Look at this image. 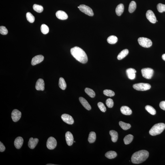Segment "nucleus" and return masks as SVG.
I'll return each instance as SVG.
<instances>
[{
    "label": "nucleus",
    "instance_id": "1",
    "mask_svg": "<svg viewBox=\"0 0 165 165\" xmlns=\"http://www.w3.org/2000/svg\"><path fill=\"white\" fill-rule=\"evenodd\" d=\"M70 52L73 57L80 62L83 64L87 62V56L81 48L78 47H75L71 49Z\"/></svg>",
    "mask_w": 165,
    "mask_h": 165
},
{
    "label": "nucleus",
    "instance_id": "2",
    "mask_svg": "<svg viewBox=\"0 0 165 165\" xmlns=\"http://www.w3.org/2000/svg\"><path fill=\"white\" fill-rule=\"evenodd\" d=\"M149 156L148 152L142 150L134 153L131 157V161L133 163L139 164L147 160Z\"/></svg>",
    "mask_w": 165,
    "mask_h": 165
},
{
    "label": "nucleus",
    "instance_id": "3",
    "mask_svg": "<svg viewBox=\"0 0 165 165\" xmlns=\"http://www.w3.org/2000/svg\"><path fill=\"white\" fill-rule=\"evenodd\" d=\"M165 128V124L163 123H159L154 125L149 131V134L152 136L160 134Z\"/></svg>",
    "mask_w": 165,
    "mask_h": 165
},
{
    "label": "nucleus",
    "instance_id": "4",
    "mask_svg": "<svg viewBox=\"0 0 165 165\" xmlns=\"http://www.w3.org/2000/svg\"><path fill=\"white\" fill-rule=\"evenodd\" d=\"M133 87L136 90L146 91L150 89L151 86L149 84L139 83L134 84Z\"/></svg>",
    "mask_w": 165,
    "mask_h": 165
},
{
    "label": "nucleus",
    "instance_id": "5",
    "mask_svg": "<svg viewBox=\"0 0 165 165\" xmlns=\"http://www.w3.org/2000/svg\"><path fill=\"white\" fill-rule=\"evenodd\" d=\"M138 42L140 46L145 48L150 47L152 44V43L151 40L145 37L138 38Z\"/></svg>",
    "mask_w": 165,
    "mask_h": 165
},
{
    "label": "nucleus",
    "instance_id": "6",
    "mask_svg": "<svg viewBox=\"0 0 165 165\" xmlns=\"http://www.w3.org/2000/svg\"><path fill=\"white\" fill-rule=\"evenodd\" d=\"M141 73L142 76L144 78L150 79L152 77L154 71L153 69L151 68H145L142 69Z\"/></svg>",
    "mask_w": 165,
    "mask_h": 165
},
{
    "label": "nucleus",
    "instance_id": "7",
    "mask_svg": "<svg viewBox=\"0 0 165 165\" xmlns=\"http://www.w3.org/2000/svg\"><path fill=\"white\" fill-rule=\"evenodd\" d=\"M79 10L81 12L89 16H94L93 11L90 7L85 5H81L79 6Z\"/></svg>",
    "mask_w": 165,
    "mask_h": 165
},
{
    "label": "nucleus",
    "instance_id": "8",
    "mask_svg": "<svg viewBox=\"0 0 165 165\" xmlns=\"http://www.w3.org/2000/svg\"><path fill=\"white\" fill-rule=\"evenodd\" d=\"M57 145V142L55 138L50 137L48 139L47 142V147L48 149H53L56 147Z\"/></svg>",
    "mask_w": 165,
    "mask_h": 165
},
{
    "label": "nucleus",
    "instance_id": "9",
    "mask_svg": "<svg viewBox=\"0 0 165 165\" xmlns=\"http://www.w3.org/2000/svg\"><path fill=\"white\" fill-rule=\"evenodd\" d=\"M146 16L147 19L151 23L154 24L156 22V17L152 11L148 10L146 13Z\"/></svg>",
    "mask_w": 165,
    "mask_h": 165
},
{
    "label": "nucleus",
    "instance_id": "10",
    "mask_svg": "<svg viewBox=\"0 0 165 165\" xmlns=\"http://www.w3.org/2000/svg\"><path fill=\"white\" fill-rule=\"evenodd\" d=\"M21 112L18 110L15 109L13 111L12 114V117L13 121L16 122L18 121L21 118Z\"/></svg>",
    "mask_w": 165,
    "mask_h": 165
},
{
    "label": "nucleus",
    "instance_id": "11",
    "mask_svg": "<svg viewBox=\"0 0 165 165\" xmlns=\"http://www.w3.org/2000/svg\"><path fill=\"white\" fill-rule=\"evenodd\" d=\"M61 119L69 125H72L74 122V119L69 114H64L61 116Z\"/></svg>",
    "mask_w": 165,
    "mask_h": 165
},
{
    "label": "nucleus",
    "instance_id": "12",
    "mask_svg": "<svg viewBox=\"0 0 165 165\" xmlns=\"http://www.w3.org/2000/svg\"><path fill=\"white\" fill-rule=\"evenodd\" d=\"M44 59V56L42 55H37L32 59L31 64L33 65H36L42 62Z\"/></svg>",
    "mask_w": 165,
    "mask_h": 165
},
{
    "label": "nucleus",
    "instance_id": "13",
    "mask_svg": "<svg viewBox=\"0 0 165 165\" xmlns=\"http://www.w3.org/2000/svg\"><path fill=\"white\" fill-rule=\"evenodd\" d=\"M35 87L37 90L44 91L45 89V83L44 80L42 79H39L36 82Z\"/></svg>",
    "mask_w": 165,
    "mask_h": 165
},
{
    "label": "nucleus",
    "instance_id": "14",
    "mask_svg": "<svg viewBox=\"0 0 165 165\" xmlns=\"http://www.w3.org/2000/svg\"><path fill=\"white\" fill-rule=\"evenodd\" d=\"M65 137L67 145L69 146H72L74 141L72 134L70 132H67L65 134Z\"/></svg>",
    "mask_w": 165,
    "mask_h": 165
},
{
    "label": "nucleus",
    "instance_id": "15",
    "mask_svg": "<svg viewBox=\"0 0 165 165\" xmlns=\"http://www.w3.org/2000/svg\"><path fill=\"white\" fill-rule=\"evenodd\" d=\"M24 140L21 137H18L15 140L14 145L16 148L19 149L21 148L23 143Z\"/></svg>",
    "mask_w": 165,
    "mask_h": 165
},
{
    "label": "nucleus",
    "instance_id": "16",
    "mask_svg": "<svg viewBox=\"0 0 165 165\" xmlns=\"http://www.w3.org/2000/svg\"><path fill=\"white\" fill-rule=\"evenodd\" d=\"M39 140L37 138H30L28 142V145L30 149H34L35 146L38 144Z\"/></svg>",
    "mask_w": 165,
    "mask_h": 165
},
{
    "label": "nucleus",
    "instance_id": "17",
    "mask_svg": "<svg viewBox=\"0 0 165 165\" xmlns=\"http://www.w3.org/2000/svg\"><path fill=\"white\" fill-rule=\"evenodd\" d=\"M56 16L59 19L65 20L67 19L68 18V15L66 13L61 11H59L56 12Z\"/></svg>",
    "mask_w": 165,
    "mask_h": 165
},
{
    "label": "nucleus",
    "instance_id": "18",
    "mask_svg": "<svg viewBox=\"0 0 165 165\" xmlns=\"http://www.w3.org/2000/svg\"><path fill=\"white\" fill-rule=\"evenodd\" d=\"M79 101L82 106L86 109L88 110H90L91 109V107L87 101L86 99L82 97H80L79 98Z\"/></svg>",
    "mask_w": 165,
    "mask_h": 165
},
{
    "label": "nucleus",
    "instance_id": "19",
    "mask_svg": "<svg viewBox=\"0 0 165 165\" xmlns=\"http://www.w3.org/2000/svg\"><path fill=\"white\" fill-rule=\"evenodd\" d=\"M121 111L124 115H129L132 113V111L128 107L125 106H122L121 108Z\"/></svg>",
    "mask_w": 165,
    "mask_h": 165
},
{
    "label": "nucleus",
    "instance_id": "20",
    "mask_svg": "<svg viewBox=\"0 0 165 165\" xmlns=\"http://www.w3.org/2000/svg\"><path fill=\"white\" fill-rule=\"evenodd\" d=\"M124 10V7L123 4L118 5L116 9V13L118 16H120L123 14Z\"/></svg>",
    "mask_w": 165,
    "mask_h": 165
},
{
    "label": "nucleus",
    "instance_id": "21",
    "mask_svg": "<svg viewBox=\"0 0 165 165\" xmlns=\"http://www.w3.org/2000/svg\"><path fill=\"white\" fill-rule=\"evenodd\" d=\"M110 134L111 137V140L112 142H115L117 141L118 138V134L116 131L114 130H111Z\"/></svg>",
    "mask_w": 165,
    "mask_h": 165
},
{
    "label": "nucleus",
    "instance_id": "22",
    "mask_svg": "<svg viewBox=\"0 0 165 165\" xmlns=\"http://www.w3.org/2000/svg\"><path fill=\"white\" fill-rule=\"evenodd\" d=\"M129 53L128 50L127 49L123 50L118 55L117 59L118 60H121L123 59Z\"/></svg>",
    "mask_w": 165,
    "mask_h": 165
},
{
    "label": "nucleus",
    "instance_id": "23",
    "mask_svg": "<svg viewBox=\"0 0 165 165\" xmlns=\"http://www.w3.org/2000/svg\"><path fill=\"white\" fill-rule=\"evenodd\" d=\"M134 137L132 135L129 134L125 136L123 139V141L125 145H128L131 143Z\"/></svg>",
    "mask_w": 165,
    "mask_h": 165
},
{
    "label": "nucleus",
    "instance_id": "24",
    "mask_svg": "<svg viewBox=\"0 0 165 165\" xmlns=\"http://www.w3.org/2000/svg\"><path fill=\"white\" fill-rule=\"evenodd\" d=\"M96 139V135L94 132H91L90 133L88 141L90 143H93L94 142Z\"/></svg>",
    "mask_w": 165,
    "mask_h": 165
},
{
    "label": "nucleus",
    "instance_id": "25",
    "mask_svg": "<svg viewBox=\"0 0 165 165\" xmlns=\"http://www.w3.org/2000/svg\"><path fill=\"white\" fill-rule=\"evenodd\" d=\"M117 155V153L115 151H110L107 152L105 156L107 158L109 159H112L115 158Z\"/></svg>",
    "mask_w": 165,
    "mask_h": 165
},
{
    "label": "nucleus",
    "instance_id": "26",
    "mask_svg": "<svg viewBox=\"0 0 165 165\" xmlns=\"http://www.w3.org/2000/svg\"><path fill=\"white\" fill-rule=\"evenodd\" d=\"M118 39L115 35H111L107 39V42L110 44H114L117 42Z\"/></svg>",
    "mask_w": 165,
    "mask_h": 165
},
{
    "label": "nucleus",
    "instance_id": "27",
    "mask_svg": "<svg viewBox=\"0 0 165 165\" xmlns=\"http://www.w3.org/2000/svg\"><path fill=\"white\" fill-rule=\"evenodd\" d=\"M59 86L60 89L64 90L66 87V84L64 78H59Z\"/></svg>",
    "mask_w": 165,
    "mask_h": 165
},
{
    "label": "nucleus",
    "instance_id": "28",
    "mask_svg": "<svg viewBox=\"0 0 165 165\" xmlns=\"http://www.w3.org/2000/svg\"><path fill=\"white\" fill-rule=\"evenodd\" d=\"M119 124L121 128L125 130H128L131 127L130 124L126 123L121 121L119 122Z\"/></svg>",
    "mask_w": 165,
    "mask_h": 165
},
{
    "label": "nucleus",
    "instance_id": "29",
    "mask_svg": "<svg viewBox=\"0 0 165 165\" xmlns=\"http://www.w3.org/2000/svg\"><path fill=\"white\" fill-rule=\"evenodd\" d=\"M136 7V3L134 1H132L129 5L128 11L130 13H132L135 10Z\"/></svg>",
    "mask_w": 165,
    "mask_h": 165
},
{
    "label": "nucleus",
    "instance_id": "30",
    "mask_svg": "<svg viewBox=\"0 0 165 165\" xmlns=\"http://www.w3.org/2000/svg\"><path fill=\"white\" fill-rule=\"evenodd\" d=\"M85 92L90 97L93 98L95 95V93L93 90L89 88H86L85 89Z\"/></svg>",
    "mask_w": 165,
    "mask_h": 165
},
{
    "label": "nucleus",
    "instance_id": "31",
    "mask_svg": "<svg viewBox=\"0 0 165 165\" xmlns=\"http://www.w3.org/2000/svg\"><path fill=\"white\" fill-rule=\"evenodd\" d=\"M145 109L147 111L152 115H155L156 114V111L153 107L149 105H147L145 107Z\"/></svg>",
    "mask_w": 165,
    "mask_h": 165
},
{
    "label": "nucleus",
    "instance_id": "32",
    "mask_svg": "<svg viewBox=\"0 0 165 165\" xmlns=\"http://www.w3.org/2000/svg\"><path fill=\"white\" fill-rule=\"evenodd\" d=\"M26 17L27 20L30 23H33L34 22L35 18L34 17L32 14L31 13L28 12L26 14Z\"/></svg>",
    "mask_w": 165,
    "mask_h": 165
},
{
    "label": "nucleus",
    "instance_id": "33",
    "mask_svg": "<svg viewBox=\"0 0 165 165\" xmlns=\"http://www.w3.org/2000/svg\"><path fill=\"white\" fill-rule=\"evenodd\" d=\"M33 8L35 12L39 13H40L43 12L44 9L42 6L41 5L35 4L33 5Z\"/></svg>",
    "mask_w": 165,
    "mask_h": 165
},
{
    "label": "nucleus",
    "instance_id": "34",
    "mask_svg": "<svg viewBox=\"0 0 165 165\" xmlns=\"http://www.w3.org/2000/svg\"><path fill=\"white\" fill-rule=\"evenodd\" d=\"M41 30L42 33L44 34H47L49 32V29L48 26L44 24L41 25Z\"/></svg>",
    "mask_w": 165,
    "mask_h": 165
},
{
    "label": "nucleus",
    "instance_id": "35",
    "mask_svg": "<svg viewBox=\"0 0 165 165\" xmlns=\"http://www.w3.org/2000/svg\"><path fill=\"white\" fill-rule=\"evenodd\" d=\"M103 93L105 95L107 96L111 97L115 95V93L114 92L110 90H105L103 91Z\"/></svg>",
    "mask_w": 165,
    "mask_h": 165
},
{
    "label": "nucleus",
    "instance_id": "36",
    "mask_svg": "<svg viewBox=\"0 0 165 165\" xmlns=\"http://www.w3.org/2000/svg\"><path fill=\"white\" fill-rule=\"evenodd\" d=\"M157 8L158 12L160 13L165 12V5L159 3L157 5Z\"/></svg>",
    "mask_w": 165,
    "mask_h": 165
},
{
    "label": "nucleus",
    "instance_id": "37",
    "mask_svg": "<svg viewBox=\"0 0 165 165\" xmlns=\"http://www.w3.org/2000/svg\"><path fill=\"white\" fill-rule=\"evenodd\" d=\"M106 104L108 107L109 108L112 107L114 105L113 100L111 99H107L106 101Z\"/></svg>",
    "mask_w": 165,
    "mask_h": 165
},
{
    "label": "nucleus",
    "instance_id": "38",
    "mask_svg": "<svg viewBox=\"0 0 165 165\" xmlns=\"http://www.w3.org/2000/svg\"><path fill=\"white\" fill-rule=\"evenodd\" d=\"M97 106L101 111L105 112L106 111V108L102 102H99L97 104Z\"/></svg>",
    "mask_w": 165,
    "mask_h": 165
},
{
    "label": "nucleus",
    "instance_id": "39",
    "mask_svg": "<svg viewBox=\"0 0 165 165\" xmlns=\"http://www.w3.org/2000/svg\"><path fill=\"white\" fill-rule=\"evenodd\" d=\"M8 33V30L4 26H1L0 27V33L3 35H7Z\"/></svg>",
    "mask_w": 165,
    "mask_h": 165
},
{
    "label": "nucleus",
    "instance_id": "40",
    "mask_svg": "<svg viewBox=\"0 0 165 165\" xmlns=\"http://www.w3.org/2000/svg\"><path fill=\"white\" fill-rule=\"evenodd\" d=\"M136 71L135 69L132 68L127 69L126 70L127 74H133V73H136Z\"/></svg>",
    "mask_w": 165,
    "mask_h": 165
},
{
    "label": "nucleus",
    "instance_id": "41",
    "mask_svg": "<svg viewBox=\"0 0 165 165\" xmlns=\"http://www.w3.org/2000/svg\"><path fill=\"white\" fill-rule=\"evenodd\" d=\"M127 77H128L129 79L131 80H133L135 79L136 78V74L133 73V74H131L127 75Z\"/></svg>",
    "mask_w": 165,
    "mask_h": 165
},
{
    "label": "nucleus",
    "instance_id": "42",
    "mask_svg": "<svg viewBox=\"0 0 165 165\" xmlns=\"http://www.w3.org/2000/svg\"><path fill=\"white\" fill-rule=\"evenodd\" d=\"M159 106L161 109L165 110V101L161 102L159 104Z\"/></svg>",
    "mask_w": 165,
    "mask_h": 165
},
{
    "label": "nucleus",
    "instance_id": "43",
    "mask_svg": "<svg viewBox=\"0 0 165 165\" xmlns=\"http://www.w3.org/2000/svg\"><path fill=\"white\" fill-rule=\"evenodd\" d=\"M5 149V146L1 142H0V152H2L4 151Z\"/></svg>",
    "mask_w": 165,
    "mask_h": 165
},
{
    "label": "nucleus",
    "instance_id": "44",
    "mask_svg": "<svg viewBox=\"0 0 165 165\" xmlns=\"http://www.w3.org/2000/svg\"><path fill=\"white\" fill-rule=\"evenodd\" d=\"M162 57L163 59L165 61V54H164L162 55Z\"/></svg>",
    "mask_w": 165,
    "mask_h": 165
},
{
    "label": "nucleus",
    "instance_id": "45",
    "mask_svg": "<svg viewBox=\"0 0 165 165\" xmlns=\"http://www.w3.org/2000/svg\"><path fill=\"white\" fill-rule=\"evenodd\" d=\"M78 8H79V6L78 7Z\"/></svg>",
    "mask_w": 165,
    "mask_h": 165
},
{
    "label": "nucleus",
    "instance_id": "46",
    "mask_svg": "<svg viewBox=\"0 0 165 165\" xmlns=\"http://www.w3.org/2000/svg\"><path fill=\"white\" fill-rule=\"evenodd\" d=\"M156 22H158V20H157V21H156Z\"/></svg>",
    "mask_w": 165,
    "mask_h": 165
},
{
    "label": "nucleus",
    "instance_id": "47",
    "mask_svg": "<svg viewBox=\"0 0 165 165\" xmlns=\"http://www.w3.org/2000/svg\"><path fill=\"white\" fill-rule=\"evenodd\" d=\"M74 142H76V141H75Z\"/></svg>",
    "mask_w": 165,
    "mask_h": 165
}]
</instances>
